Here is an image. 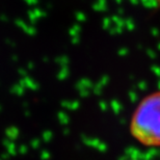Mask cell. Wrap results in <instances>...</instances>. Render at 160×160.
Masks as SVG:
<instances>
[{
    "label": "cell",
    "mask_w": 160,
    "mask_h": 160,
    "mask_svg": "<svg viewBox=\"0 0 160 160\" xmlns=\"http://www.w3.org/2000/svg\"><path fill=\"white\" fill-rule=\"evenodd\" d=\"M131 134L141 144L160 147V91L144 97L133 111Z\"/></svg>",
    "instance_id": "cell-1"
}]
</instances>
